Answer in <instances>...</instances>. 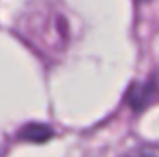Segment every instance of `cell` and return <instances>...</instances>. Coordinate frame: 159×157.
Masks as SVG:
<instances>
[{"label": "cell", "instance_id": "obj_1", "mask_svg": "<svg viewBox=\"0 0 159 157\" xmlns=\"http://www.w3.org/2000/svg\"><path fill=\"white\" fill-rule=\"evenodd\" d=\"M156 102H159V69L154 70L143 83L131 85L126 94V104L133 111H143Z\"/></svg>", "mask_w": 159, "mask_h": 157}, {"label": "cell", "instance_id": "obj_2", "mask_svg": "<svg viewBox=\"0 0 159 157\" xmlns=\"http://www.w3.org/2000/svg\"><path fill=\"white\" fill-rule=\"evenodd\" d=\"M52 135L54 131L46 124H28L19 131V139L28 141V142H37V144L46 142L48 139H52Z\"/></svg>", "mask_w": 159, "mask_h": 157}, {"label": "cell", "instance_id": "obj_3", "mask_svg": "<svg viewBox=\"0 0 159 157\" xmlns=\"http://www.w3.org/2000/svg\"><path fill=\"white\" fill-rule=\"evenodd\" d=\"M137 2H148V0H137Z\"/></svg>", "mask_w": 159, "mask_h": 157}]
</instances>
